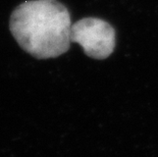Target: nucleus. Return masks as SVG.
<instances>
[{
  "label": "nucleus",
  "mask_w": 158,
  "mask_h": 157,
  "mask_svg": "<svg viewBox=\"0 0 158 157\" xmlns=\"http://www.w3.org/2000/svg\"><path fill=\"white\" fill-rule=\"evenodd\" d=\"M70 41L82 46L90 57L105 59L115 47V31L103 19L86 18L72 25Z\"/></svg>",
  "instance_id": "obj_2"
},
{
  "label": "nucleus",
  "mask_w": 158,
  "mask_h": 157,
  "mask_svg": "<svg viewBox=\"0 0 158 157\" xmlns=\"http://www.w3.org/2000/svg\"><path fill=\"white\" fill-rule=\"evenodd\" d=\"M70 15L57 0H30L15 7L9 29L19 45L39 59L63 54L70 45Z\"/></svg>",
  "instance_id": "obj_1"
}]
</instances>
